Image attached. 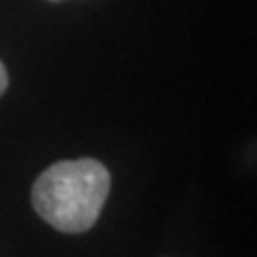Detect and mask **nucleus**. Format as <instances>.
<instances>
[{"instance_id":"f257e3e1","label":"nucleus","mask_w":257,"mask_h":257,"mask_svg":"<svg viewBox=\"0 0 257 257\" xmlns=\"http://www.w3.org/2000/svg\"><path fill=\"white\" fill-rule=\"evenodd\" d=\"M109 193V172L94 159L60 161L39 176L32 206L52 227L79 234L90 229Z\"/></svg>"},{"instance_id":"f03ea898","label":"nucleus","mask_w":257,"mask_h":257,"mask_svg":"<svg viewBox=\"0 0 257 257\" xmlns=\"http://www.w3.org/2000/svg\"><path fill=\"white\" fill-rule=\"evenodd\" d=\"M7 86H9V75H7L5 64L0 62V94H3V92L7 90Z\"/></svg>"},{"instance_id":"7ed1b4c3","label":"nucleus","mask_w":257,"mask_h":257,"mask_svg":"<svg viewBox=\"0 0 257 257\" xmlns=\"http://www.w3.org/2000/svg\"><path fill=\"white\" fill-rule=\"evenodd\" d=\"M54 3H56V0H54Z\"/></svg>"}]
</instances>
